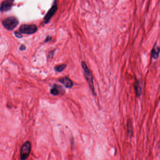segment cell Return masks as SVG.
<instances>
[{
    "instance_id": "cell-1",
    "label": "cell",
    "mask_w": 160,
    "mask_h": 160,
    "mask_svg": "<svg viewBox=\"0 0 160 160\" xmlns=\"http://www.w3.org/2000/svg\"><path fill=\"white\" fill-rule=\"evenodd\" d=\"M82 68L84 70V72L85 73V78L86 80L87 81L89 86L91 90L92 94L94 95H96V94L94 90V80H93V77H92V74L90 71V70L88 68L86 62L82 61L81 63Z\"/></svg>"
},
{
    "instance_id": "cell-11",
    "label": "cell",
    "mask_w": 160,
    "mask_h": 160,
    "mask_svg": "<svg viewBox=\"0 0 160 160\" xmlns=\"http://www.w3.org/2000/svg\"><path fill=\"white\" fill-rule=\"evenodd\" d=\"M66 65L65 64L56 65L54 68V70L56 72H62L65 70V68H66Z\"/></svg>"
},
{
    "instance_id": "cell-8",
    "label": "cell",
    "mask_w": 160,
    "mask_h": 160,
    "mask_svg": "<svg viewBox=\"0 0 160 160\" xmlns=\"http://www.w3.org/2000/svg\"><path fill=\"white\" fill-rule=\"evenodd\" d=\"M134 89L135 90L137 96L139 97L141 94L142 92V86L141 83L139 80L135 78V82L134 84Z\"/></svg>"
},
{
    "instance_id": "cell-13",
    "label": "cell",
    "mask_w": 160,
    "mask_h": 160,
    "mask_svg": "<svg viewBox=\"0 0 160 160\" xmlns=\"http://www.w3.org/2000/svg\"><path fill=\"white\" fill-rule=\"evenodd\" d=\"M15 35L16 36L17 38H22V35L19 33L18 31H15L14 33Z\"/></svg>"
},
{
    "instance_id": "cell-3",
    "label": "cell",
    "mask_w": 160,
    "mask_h": 160,
    "mask_svg": "<svg viewBox=\"0 0 160 160\" xmlns=\"http://www.w3.org/2000/svg\"><path fill=\"white\" fill-rule=\"evenodd\" d=\"M38 28L34 25H21L19 28V31L20 33L23 34H32L36 32Z\"/></svg>"
},
{
    "instance_id": "cell-7",
    "label": "cell",
    "mask_w": 160,
    "mask_h": 160,
    "mask_svg": "<svg viewBox=\"0 0 160 160\" xmlns=\"http://www.w3.org/2000/svg\"><path fill=\"white\" fill-rule=\"evenodd\" d=\"M59 81L61 83L63 84L64 86L67 88H70L73 86V83L72 80L68 78V77H65L60 78Z\"/></svg>"
},
{
    "instance_id": "cell-4",
    "label": "cell",
    "mask_w": 160,
    "mask_h": 160,
    "mask_svg": "<svg viewBox=\"0 0 160 160\" xmlns=\"http://www.w3.org/2000/svg\"><path fill=\"white\" fill-rule=\"evenodd\" d=\"M31 150V145L30 142L27 141L25 142L21 147L20 152V158L22 160H26L27 159Z\"/></svg>"
},
{
    "instance_id": "cell-9",
    "label": "cell",
    "mask_w": 160,
    "mask_h": 160,
    "mask_svg": "<svg viewBox=\"0 0 160 160\" xmlns=\"http://www.w3.org/2000/svg\"><path fill=\"white\" fill-rule=\"evenodd\" d=\"M64 90V89L61 87V86L56 85V84H54L50 90V93L52 94V95L56 96V95H58L60 91L62 92Z\"/></svg>"
},
{
    "instance_id": "cell-15",
    "label": "cell",
    "mask_w": 160,
    "mask_h": 160,
    "mask_svg": "<svg viewBox=\"0 0 160 160\" xmlns=\"http://www.w3.org/2000/svg\"><path fill=\"white\" fill-rule=\"evenodd\" d=\"M26 49V47L25 45H21V46L20 47L19 50L21 51H23V50H25Z\"/></svg>"
},
{
    "instance_id": "cell-12",
    "label": "cell",
    "mask_w": 160,
    "mask_h": 160,
    "mask_svg": "<svg viewBox=\"0 0 160 160\" xmlns=\"http://www.w3.org/2000/svg\"><path fill=\"white\" fill-rule=\"evenodd\" d=\"M127 127H128V131L129 134H132L133 135V131L132 130V123L131 122V120L130 122H128L127 123Z\"/></svg>"
},
{
    "instance_id": "cell-6",
    "label": "cell",
    "mask_w": 160,
    "mask_h": 160,
    "mask_svg": "<svg viewBox=\"0 0 160 160\" xmlns=\"http://www.w3.org/2000/svg\"><path fill=\"white\" fill-rule=\"evenodd\" d=\"M14 1L12 0H7L3 1L1 3L0 11L1 12H7L11 10Z\"/></svg>"
},
{
    "instance_id": "cell-16",
    "label": "cell",
    "mask_w": 160,
    "mask_h": 160,
    "mask_svg": "<svg viewBox=\"0 0 160 160\" xmlns=\"http://www.w3.org/2000/svg\"><path fill=\"white\" fill-rule=\"evenodd\" d=\"M51 39H52V37H47L46 39L45 40V42H50Z\"/></svg>"
},
{
    "instance_id": "cell-5",
    "label": "cell",
    "mask_w": 160,
    "mask_h": 160,
    "mask_svg": "<svg viewBox=\"0 0 160 160\" xmlns=\"http://www.w3.org/2000/svg\"><path fill=\"white\" fill-rule=\"evenodd\" d=\"M57 9H58V6H57V3H56V1H55L53 4V5L51 7V8L47 12L46 16H45L44 18L45 23H48L50 22L52 17L56 12Z\"/></svg>"
},
{
    "instance_id": "cell-2",
    "label": "cell",
    "mask_w": 160,
    "mask_h": 160,
    "mask_svg": "<svg viewBox=\"0 0 160 160\" xmlns=\"http://www.w3.org/2000/svg\"><path fill=\"white\" fill-rule=\"evenodd\" d=\"M19 23L18 19L15 17H9L6 18L2 22V24L7 30H12L17 26Z\"/></svg>"
},
{
    "instance_id": "cell-10",
    "label": "cell",
    "mask_w": 160,
    "mask_h": 160,
    "mask_svg": "<svg viewBox=\"0 0 160 160\" xmlns=\"http://www.w3.org/2000/svg\"><path fill=\"white\" fill-rule=\"evenodd\" d=\"M159 52H160V48L159 47L155 46V45H154V47L153 48L151 52V56L153 58L156 60L158 58L159 56Z\"/></svg>"
},
{
    "instance_id": "cell-14",
    "label": "cell",
    "mask_w": 160,
    "mask_h": 160,
    "mask_svg": "<svg viewBox=\"0 0 160 160\" xmlns=\"http://www.w3.org/2000/svg\"><path fill=\"white\" fill-rule=\"evenodd\" d=\"M55 50H54L53 51L50 52V53H49V57H50V58L52 59L53 57L54 54V52H55Z\"/></svg>"
}]
</instances>
